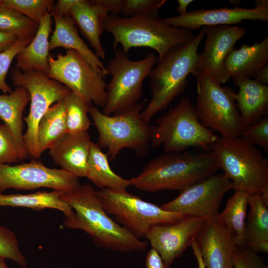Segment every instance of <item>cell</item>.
<instances>
[{
    "label": "cell",
    "mask_w": 268,
    "mask_h": 268,
    "mask_svg": "<svg viewBox=\"0 0 268 268\" xmlns=\"http://www.w3.org/2000/svg\"><path fill=\"white\" fill-rule=\"evenodd\" d=\"M20 161L15 139L4 124L0 126V164H9Z\"/></svg>",
    "instance_id": "37"
},
{
    "label": "cell",
    "mask_w": 268,
    "mask_h": 268,
    "mask_svg": "<svg viewBox=\"0 0 268 268\" xmlns=\"http://www.w3.org/2000/svg\"><path fill=\"white\" fill-rule=\"evenodd\" d=\"M11 77L14 85L24 87L29 93L30 110L23 118L27 125L23 140L28 156L38 159L41 155L37 140L39 122L53 103L63 100L71 91L47 74L37 70L14 68Z\"/></svg>",
    "instance_id": "11"
},
{
    "label": "cell",
    "mask_w": 268,
    "mask_h": 268,
    "mask_svg": "<svg viewBox=\"0 0 268 268\" xmlns=\"http://www.w3.org/2000/svg\"><path fill=\"white\" fill-rule=\"evenodd\" d=\"M197 100L195 107L201 124L221 137H240L243 127L238 110L236 93L229 87L222 86L211 78L198 73Z\"/></svg>",
    "instance_id": "9"
},
{
    "label": "cell",
    "mask_w": 268,
    "mask_h": 268,
    "mask_svg": "<svg viewBox=\"0 0 268 268\" xmlns=\"http://www.w3.org/2000/svg\"><path fill=\"white\" fill-rule=\"evenodd\" d=\"M98 194L106 212L114 215L116 222L139 239L145 237L154 226L175 223L186 217L144 201L126 190L103 189Z\"/></svg>",
    "instance_id": "10"
},
{
    "label": "cell",
    "mask_w": 268,
    "mask_h": 268,
    "mask_svg": "<svg viewBox=\"0 0 268 268\" xmlns=\"http://www.w3.org/2000/svg\"><path fill=\"white\" fill-rule=\"evenodd\" d=\"M255 80L259 82L267 85L268 83V65H267L256 73Z\"/></svg>",
    "instance_id": "44"
},
{
    "label": "cell",
    "mask_w": 268,
    "mask_h": 268,
    "mask_svg": "<svg viewBox=\"0 0 268 268\" xmlns=\"http://www.w3.org/2000/svg\"><path fill=\"white\" fill-rule=\"evenodd\" d=\"M30 100L28 91L16 86L9 94L0 95V119L11 131L17 143L20 161L28 156L23 140V114Z\"/></svg>",
    "instance_id": "25"
},
{
    "label": "cell",
    "mask_w": 268,
    "mask_h": 268,
    "mask_svg": "<svg viewBox=\"0 0 268 268\" xmlns=\"http://www.w3.org/2000/svg\"><path fill=\"white\" fill-rule=\"evenodd\" d=\"M252 8L237 6L217 9H198L176 16L160 18L165 23L177 28L189 30L201 27L214 25H232L246 20L268 22V0H256Z\"/></svg>",
    "instance_id": "16"
},
{
    "label": "cell",
    "mask_w": 268,
    "mask_h": 268,
    "mask_svg": "<svg viewBox=\"0 0 268 268\" xmlns=\"http://www.w3.org/2000/svg\"><path fill=\"white\" fill-rule=\"evenodd\" d=\"M0 257L9 259L22 268H27V261L21 252L15 233L4 226H0Z\"/></svg>",
    "instance_id": "34"
},
{
    "label": "cell",
    "mask_w": 268,
    "mask_h": 268,
    "mask_svg": "<svg viewBox=\"0 0 268 268\" xmlns=\"http://www.w3.org/2000/svg\"><path fill=\"white\" fill-rule=\"evenodd\" d=\"M67 133L66 115L63 100L52 105L39 122L37 140L41 154Z\"/></svg>",
    "instance_id": "28"
},
{
    "label": "cell",
    "mask_w": 268,
    "mask_h": 268,
    "mask_svg": "<svg viewBox=\"0 0 268 268\" xmlns=\"http://www.w3.org/2000/svg\"><path fill=\"white\" fill-rule=\"evenodd\" d=\"M61 198L74 209L73 216L63 225L84 231L98 246L114 251L129 253L144 251L148 243L142 241L110 218L106 212L98 191L91 185H80Z\"/></svg>",
    "instance_id": "1"
},
{
    "label": "cell",
    "mask_w": 268,
    "mask_h": 268,
    "mask_svg": "<svg viewBox=\"0 0 268 268\" xmlns=\"http://www.w3.org/2000/svg\"><path fill=\"white\" fill-rule=\"evenodd\" d=\"M233 268H268L263 258L247 246H237Z\"/></svg>",
    "instance_id": "39"
},
{
    "label": "cell",
    "mask_w": 268,
    "mask_h": 268,
    "mask_svg": "<svg viewBox=\"0 0 268 268\" xmlns=\"http://www.w3.org/2000/svg\"><path fill=\"white\" fill-rule=\"evenodd\" d=\"M210 150L235 191L261 195L268 187V160L256 146L240 137H221Z\"/></svg>",
    "instance_id": "5"
},
{
    "label": "cell",
    "mask_w": 268,
    "mask_h": 268,
    "mask_svg": "<svg viewBox=\"0 0 268 268\" xmlns=\"http://www.w3.org/2000/svg\"><path fill=\"white\" fill-rule=\"evenodd\" d=\"M249 210L246 221L245 246L253 249L268 242V208L260 195H249Z\"/></svg>",
    "instance_id": "29"
},
{
    "label": "cell",
    "mask_w": 268,
    "mask_h": 268,
    "mask_svg": "<svg viewBox=\"0 0 268 268\" xmlns=\"http://www.w3.org/2000/svg\"><path fill=\"white\" fill-rule=\"evenodd\" d=\"M88 132L67 133L49 149L54 162L77 178L86 177L91 144Z\"/></svg>",
    "instance_id": "19"
},
{
    "label": "cell",
    "mask_w": 268,
    "mask_h": 268,
    "mask_svg": "<svg viewBox=\"0 0 268 268\" xmlns=\"http://www.w3.org/2000/svg\"><path fill=\"white\" fill-rule=\"evenodd\" d=\"M166 0H123L122 13L125 17L152 16L157 17L158 11Z\"/></svg>",
    "instance_id": "36"
},
{
    "label": "cell",
    "mask_w": 268,
    "mask_h": 268,
    "mask_svg": "<svg viewBox=\"0 0 268 268\" xmlns=\"http://www.w3.org/2000/svg\"><path fill=\"white\" fill-rule=\"evenodd\" d=\"M80 185L78 178L68 172L48 167L35 159L14 165L0 164V194L8 189L33 190L43 187L66 193Z\"/></svg>",
    "instance_id": "14"
},
{
    "label": "cell",
    "mask_w": 268,
    "mask_h": 268,
    "mask_svg": "<svg viewBox=\"0 0 268 268\" xmlns=\"http://www.w3.org/2000/svg\"><path fill=\"white\" fill-rule=\"evenodd\" d=\"M249 194L236 190L218 215L235 233L238 246H245V234Z\"/></svg>",
    "instance_id": "30"
},
{
    "label": "cell",
    "mask_w": 268,
    "mask_h": 268,
    "mask_svg": "<svg viewBox=\"0 0 268 268\" xmlns=\"http://www.w3.org/2000/svg\"><path fill=\"white\" fill-rule=\"evenodd\" d=\"M86 178L101 189L126 190L130 186L129 180L112 170L107 154L103 152L97 143L93 142L90 148Z\"/></svg>",
    "instance_id": "27"
},
{
    "label": "cell",
    "mask_w": 268,
    "mask_h": 268,
    "mask_svg": "<svg viewBox=\"0 0 268 268\" xmlns=\"http://www.w3.org/2000/svg\"><path fill=\"white\" fill-rule=\"evenodd\" d=\"M4 258L0 257V268H9L5 262Z\"/></svg>",
    "instance_id": "48"
},
{
    "label": "cell",
    "mask_w": 268,
    "mask_h": 268,
    "mask_svg": "<svg viewBox=\"0 0 268 268\" xmlns=\"http://www.w3.org/2000/svg\"><path fill=\"white\" fill-rule=\"evenodd\" d=\"M104 27L113 36L115 47L121 45L127 55L133 48H150L157 52V61L172 48L188 42L194 37L191 30L169 25L159 16L122 17L109 14Z\"/></svg>",
    "instance_id": "4"
},
{
    "label": "cell",
    "mask_w": 268,
    "mask_h": 268,
    "mask_svg": "<svg viewBox=\"0 0 268 268\" xmlns=\"http://www.w3.org/2000/svg\"><path fill=\"white\" fill-rule=\"evenodd\" d=\"M191 246L192 248L194 255L197 259L198 268H206L204 265L199 249L195 240L192 243Z\"/></svg>",
    "instance_id": "46"
},
{
    "label": "cell",
    "mask_w": 268,
    "mask_h": 268,
    "mask_svg": "<svg viewBox=\"0 0 268 268\" xmlns=\"http://www.w3.org/2000/svg\"><path fill=\"white\" fill-rule=\"evenodd\" d=\"M145 266L146 268H166L159 254L152 248L147 254Z\"/></svg>",
    "instance_id": "41"
},
{
    "label": "cell",
    "mask_w": 268,
    "mask_h": 268,
    "mask_svg": "<svg viewBox=\"0 0 268 268\" xmlns=\"http://www.w3.org/2000/svg\"><path fill=\"white\" fill-rule=\"evenodd\" d=\"M218 137L201 124L195 107L184 98L151 126L150 146L163 145L165 152L184 151L193 147L210 150Z\"/></svg>",
    "instance_id": "6"
},
{
    "label": "cell",
    "mask_w": 268,
    "mask_h": 268,
    "mask_svg": "<svg viewBox=\"0 0 268 268\" xmlns=\"http://www.w3.org/2000/svg\"><path fill=\"white\" fill-rule=\"evenodd\" d=\"M18 39L12 34L0 31V52L9 48Z\"/></svg>",
    "instance_id": "43"
},
{
    "label": "cell",
    "mask_w": 268,
    "mask_h": 268,
    "mask_svg": "<svg viewBox=\"0 0 268 268\" xmlns=\"http://www.w3.org/2000/svg\"><path fill=\"white\" fill-rule=\"evenodd\" d=\"M82 0H59L53 6L51 13L61 16L70 15L71 8Z\"/></svg>",
    "instance_id": "40"
},
{
    "label": "cell",
    "mask_w": 268,
    "mask_h": 268,
    "mask_svg": "<svg viewBox=\"0 0 268 268\" xmlns=\"http://www.w3.org/2000/svg\"><path fill=\"white\" fill-rule=\"evenodd\" d=\"M51 14L55 21V29L49 39V50L59 47L64 48L67 50H74L81 55L97 72L105 76L109 74L103 63L79 35L75 24L70 15L61 16L54 13Z\"/></svg>",
    "instance_id": "21"
},
{
    "label": "cell",
    "mask_w": 268,
    "mask_h": 268,
    "mask_svg": "<svg viewBox=\"0 0 268 268\" xmlns=\"http://www.w3.org/2000/svg\"><path fill=\"white\" fill-rule=\"evenodd\" d=\"M52 24V17L49 13L40 22L32 41L15 57V68L22 70H34L48 74L49 36Z\"/></svg>",
    "instance_id": "24"
},
{
    "label": "cell",
    "mask_w": 268,
    "mask_h": 268,
    "mask_svg": "<svg viewBox=\"0 0 268 268\" xmlns=\"http://www.w3.org/2000/svg\"><path fill=\"white\" fill-rule=\"evenodd\" d=\"M63 101L66 115L67 133L87 132L91 124L88 115L90 105L71 91Z\"/></svg>",
    "instance_id": "32"
},
{
    "label": "cell",
    "mask_w": 268,
    "mask_h": 268,
    "mask_svg": "<svg viewBox=\"0 0 268 268\" xmlns=\"http://www.w3.org/2000/svg\"><path fill=\"white\" fill-rule=\"evenodd\" d=\"M240 137L248 142L268 151V116L263 117L257 123L245 127Z\"/></svg>",
    "instance_id": "38"
},
{
    "label": "cell",
    "mask_w": 268,
    "mask_h": 268,
    "mask_svg": "<svg viewBox=\"0 0 268 268\" xmlns=\"http://www.w3.org/2000/svg\"><path fill=\"white\" fill-rule=\"evenodd\" d=\"M268 37L252 45L243 44L239 49L233 48L225 61L227 75L232 79L238 77L251 78L267 65Z\"/></svg>",
    "instance_id": "23"
},
{
    "label": "cell",
    "mask_w": 268,
    "mask_h": 268,
    "mask_svg": "<svg viewBox=\"0 0 268 268\" xmlns=\"http://www.w3.org/2000/svg\"><path fill=\"white\" fill-rule=\"evenodd\" d=\"M178 6L176 10L179 13V15H183L187 12L188 5L194 2L193 0H178Z\"/></svg>",
    "instance_id": "45"
},
{
    "label": "cell",
    "mask_w": 268,
    "mask_h": 268,
    "mask_svg": "<svg viewBox=\"0 0 268 268\" xmlns=\"http://www.w3.org/2000/svg\"><path fill=\"white\" fill-rule=\"evenodd\" d=\"M231 189L232 184L224 173L214 174L182 190L178 197L161 207L185 217L206 221L218 214L224 195Z\"/></svg>",
    "instance_id": "13"
},
{
    "label": "cell",
    "mask_w": 268,
    "mask_h": 268,
    "mask_svg": "<svg viewBox=\"0 0 268 268\" xmlns=\"http://www.w3.org/2000/svg\"><path fill=\"white\" fill-rule=\"evenodd\" d=\"M195 241L206 268H233L236 236L218 215L204 222Z\"/></svg>",
    "instance_id": "18"
},
{
    "label": "cell",
    "mask_w": 268,
    "mask_h": 268,
    "mask_svg": "<svg viewBox=\"0 0 268 268\" xmlns=\"http://www.w3.org/2000/svg\"><path fill=\"white\" fill-rule=\"evenodd\" d=\"M33 38L18 39L9 48L0 52V90L6 94L10 93L13 91L5 81L11 64L16 55L30 43Z\"/></svg>",
    "instance_id": "35"
},
{
    "label": "cell",
    "mask_w": 268,
    "mask_h": 268,
    "mask_svg": "<svg viewBox=\"0 0 268 268\" xmlns=\"http://www.w3.org/2000/svg\"><path fill=\"white\" fill-rule=\"evenodd\" d=\"M95 2L104 7L108 12L118 15L122 13L123 0H94Z\"/></svg>",
    "instance_id": "42"
},
{
    "label": "cell",
    "mask_w": 268,
    "mask_h": 268,
    "mask_svg": "<svg viewBox=\"0 0 268 268\" xmlns=\"http://www.w3.org/2000/svg\"><path fill=\"white\" fill-rule=\"evenodd\" d=\"M205 27L187 43L174 47L157 61L150 71L149 88L152 98L141 112L142 119L149 123L157 113L166 108L182 94L187 85V77L198 73L199 47L204 38Z\"/></svg>",
    "instance_id": "3"
},
{
    "label": "cell",
    "mask_w": 268,
    "mask_h": 268,
    "mask_svg": "<svg viewBox=\"0 0 268 268\" xmlns=\"http://www.w3.org/2000/svg\"><path fill=\"white\" fill-rule=\"evenodd\" d=\"M203 50L199 54L198 73L205 75L220 84L230 78L227 74L225 61L236 43L245 35L247 29L231 25L205 27Z\"/></svg>",
    "instance_id": "15"
},
{
    "label": "cell",
    "mask_w": 268,
    "mask_h": 268,
    "mask_svg": "<svg viewBox=\"0 0 268 268\" xmlns=\"http://www.w3.org/2000/svg\"><path fill=\"white\" fill-rule=\"evenodd\" d=\"M157 60L156 54L149 53L142 59L133 61L122 49L115 48L114 57L106 67L112 78L106 84L107 101L103 113L110 116L121 114L138 104L143 81Z\"/></svg>",
    "instance_id": "8"
},
{
    "label": "cell",
    "mask_w": 268,
    "mask_h": 268,
    "mask_svg": "<svg viewBox=\"0 0 268 268\" xmlns=\"http://www.w3.org/2000/svg\"><path fill=\"white\" fill-rule=\"evenodd\" d=\"M0 125H1V124H0Z\"/></svg>",
    "instance_id": "51"
},
{
    "label": "cell",
    "mask_w": 268,
    "mask_h": 268,
    "mask_svg": "<svg viewBox=\"0 0 268 268\" xmlns=\"http://www.w3.org/2000/svg\"><path fill=\"white\" fill-rule=\"evenodd\" d=\"M239 87L235 100L243 127L252 125L268 114V86L255 79H233Z\"/></svg>",
    "instance_id": "20"
},
{
    "label": "cell",
    "mask_w": 268,
    "mask_h": 268,
    "mask_svg": "<svg viewBox=\"0 0 268 268\" xmlns=\"http://www.w3.org/2000/svg\"><path fill=\"white\" fill-rule=\"evenodd\" d=\"M205 220L186 217L173 224L152 227L145 238L160 256L166 268L180 257L196 240Z\"/></svg>",
    "instance_id": "17"
},
{
    "label": "cell",
    "mask_w": 268,
    "mask_h": 268,
    "mask_svg": "<svg viewBox=\"0 0 268 268\" xmlns=\"http://www.w3.org/2000/svg\"><path fill=\"white\" fill-rule=\"evenodd\" d=\"M143 104H137L121 114L106 115L92 104L90 115L98 133L97 144L107 149L109 159L114 160L123 149L134 150L142 157L150 146L151 126L141 118Z\"/></svg>",
    "instance_id": "7"
},
{
    "label": "cell",
    "mask_w": 268,
    "mask_h": 268,
    "mask_svg": "<svg viewBox=\"0 0 268 268\" xmlns=\"http://www.w3.org/2000/svg\"><path fill=\"white\" fill-rule=\"evenodd\" d=\"M63 193L62 191L54 190L28 194H0V206L24 207L36 210L54 208L62 211L65 218L69 219L73 216L74 212L61 198Z\"/></svg>",
    "instance_id": "26"
},
{
    "label": "cell",
    "mask_w": 268,
    "mask_h": 268,
    "mask_svg": "<svg viewBox=\"0 0 268 268\" xmlns=\"http://www.w3.org/2000/svg\"><path fill=\"white\" fill-rule=\"evenodd\" d=\"M1 0H0V3H1Z\"/></svg>",
    "instance_id": "49"
},
{
    "label": "cell",
    "mask_w": 268,
    "mask_h": 268,
    "mask_svg": "<svg viewBox=\"0 0 268 268\" xmlns=\"http://www.w3.org/2000/svg\"><path fill=\"white\" fill-rule=\"evenodd\" d=\"M219 169L210 151L193 153L186 151L165 152L151 159L130 185L144 192L164 190L180 192L215 173Z\"/></svg>",
    "instance_id": "2"
},
{
    "label": "cell",
    "mask_w": 268,
    "mask_h": 268,
    "mask_svg": "<svg viewBox=\"0 0 268 268\" xmlns=\"http://www.w3.org/2000/svg\"><path fill=\"white\" fill-rule=\"evenodd\" d=\"M48 75L67 87L89 105L104 108L107 101L105 76L95 70L78 53L68 50L49 56Z\"/></svg>",
    "instance_id": "12"
},
{
    "label": "cell",
    "mask_w": 268,
    "mask_h": 268,
    "mask_svg": "<svg viewBox=\"0 0 268 268\" xmlns=\"http://www.w3.org/2000/svg\"><path fill=\"white\" fill-rule=\"evenodd\" d=\"M38 28L35 22L18 11L0 3V31L18 39L34 37Z\"/></svg>",
    "instance_id": "31"
},
{
    "label": "cell",
    "mask_w": 268,
    "mask_h": 268,
    "mask_svg": "<svg viewBox=\"0 0 268 268\" xmlns=\"http://www.w3.org/2000/svg\"><path fill=\"white\" fill-rule=\"evenodd\" d=\"M65 268V267H63V268Z\"/></svg>",
    "instance_id": "50"
},
{
    "label": "cell",
    "mask_w": 268,
    "mask_h": 268,
    "mask_svg": "<svg viewBox=\"0 0 268 268\" xmlns=\"http://www.w3.org/2000/svg\"><path fill=\"white\" fill-rule=\"evenodd\" d=\"M260 195L264 202L268 206V187H266Z\"/></svg>",
    "instance_id": "47"
},
{
    "label": "cell",
    "mask_w": 268,
    "mask_h": 268,
    "mask_svg": "<svg viewBox=\"0 0 268 268\" xmlns=\"http://www.w3.org/2000/svg\"><path fill=\"white\" fill-rule=\"evenodd\" d=\"M70 16L99 58L105 59L106 52L100 40L109 12L93 0H82L71 9Z\"/></svg>",
    "instance_id": "22"
},
{
    "label": "cell",
    "mask_w": 268,
    "mask_h": 268,
    "mask_svg": "<svg viewBox=\"0 0 268 268\" xmlns=\"http://www.w3.org/2000/svg\"><path fill=\"white\" fill-rule=\"evenodd\" d=\"M2 5L14 9L38 25L55 4L53 0H1Z\"/></svg>",
    "instance_id": "33"
}]
</instances>
